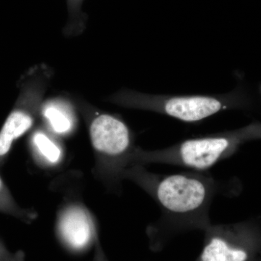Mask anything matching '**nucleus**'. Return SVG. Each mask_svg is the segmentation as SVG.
Returning a JSON list of instances; mask_svg holds the SVG:
<instances>
[{"mask_svg":"<svg viewBox=\"0 0 261 261\" xmlns=\"http://www.w3.org/2000/svg\"><path fill=\"white\" fill-rule=\"evenodd\" d=\"M135 174L161 208V217L149 232L151 247L155 252L162 251L183 233L204 232L212 224L210 211L215 198L227 192L222 179L204 171Z\"/></svg>","mask_w":261,"mask_h":261,"instance_id":"obj_1","label":"nucleus"},{"mask_svg":"<svg viewBox=\"0 0 261 261\" xmlns=\"http://www.w3.org/2000/svg\"><path fill=\"white\" fill-rule=\"evenodd\" d=\"M240 138L233 132H221L189 139L154 151H137L141 162L161 163L205 171L232 153Z\"/></svg>","mask_w":261,"mask_h":261,"instance_id":"obj_2","label":"nucleus"},{"mask_svg":"<svg viewBox=\"0 0 261 261\" xmlns=\"http://www.w3.org/2000/svg\"><path fill=\"white\" fill-rule=\"evenodd\" d=\"M126 107L161 113L186 123H196L229 109L232 99L228 95H150L123 93L115 98Z\"/></svg>","mask_w":261,"mask_h":261,"instance_id":"obj_3","label":"nucleus"},{"mask_svg":"<svg viewBox=\"0 0 261 261\" xmlns=\"http://www.w3.org/2000/svg\"><path fill=\"white\" fill-rule=\"evenodd\" d=\"M257 236L241 226L211 224L204 231L197 261H250L260 249Z\"/></svg>","mask_w":261,"mask_h":261,"instance_id":"obj_4","label":"nucleus"},{"mask_svg":"<svg viewBox=\"0 0 261 261\" xmlns=\"http://www.w3.org/2000/svg\"><path fill=\"white\" fill-rule=\"evenodd\" d=\"M90 137L94 148L113 159H121L132 145V135L126 123L111 115H101L94 120Z\"/></svg>","mask_w":261,"mask_h":261,"instance_id":"obj_5","label":"nucleus"},{"mask_svg":"<svg viewBox=\"0 0 261 261\" xmlns=\"http://www.w3.org/2000/svg\"><path fill=\"white\" fill-rule=\"evenodd\" d=\"M60 231L65 243L75 250L84 248L92 240V222L80 207L70 208L63 215Z\"/></svg>","mask_w":261,"mask_h":261,"instance_id":"obj_6","label":"nucleus"},{"mask_svg":"<svg viewBox=\"0 0 261 261\" xmlns=\"http://www.w3.org/2000/svg\"><path fill=\"white\" fill-rule=\"evenodd\" d=\"M32 117L23 111H14L8 116L0 132V156L8 153L15 139L32 126Z\"/></svg>","mask_w":261,"mask_h":261,"instance_id":"obj_7","label":"nucleus"},{"mask_svg":"<svg viewBox=\"0 0 261 261\" xmlns=\"http://www.w3.org/2000/svg\"><path fill=\"white\" fill-rule=\"evenodd\" d=\"M42 114L51 129L58 135L68 133L73 127V117L63 103L56 101L48 102L43 108Z\"/></svg>","mask_w":261,"mask_h":261,"instance_id":"obj_8","label":"nucleus"},{"mask_svg":"<svg viewBox=\"0 0 261 261\" xmlns=\"http://www.w3.org/2000/svg\"><path fill=\"white\" fill-rule=\"evenodd\" d=\"M33 143L43 159L55 163L61 159V150L54 141L42 132H37L33 137Z\"/></svg>","mask_w":261,"mask_h":261,"instance_id":"obj_9","label":"nucleus"},{"mask_svg":"<svg viewBox=\"0 0 261 261\" xmlns=\"http://www.w3.org/2000/svg\"><path fill=\"white\" fill-rule=\"evenodd\" d=\"M2 187H3V182H2L1 178H0V189L2 188Z\"/></svg>","mask_w":261,"mask_h":261,"instance_id":"obj_10","label":"nucleus"},{"mask_svg":"<svg viewBox=\"0 0 261 261\" xmlns=\"http://www.w3.org/2000/svg\"><path fill=\"white\" fill-rule=\"evenodd\" d=\"M195 261H197V260H195Z\"/></svg>","mask_w":261,"mask_h":261,"instance_id":"obj_11","label":"nucleus"}]
</instances>
